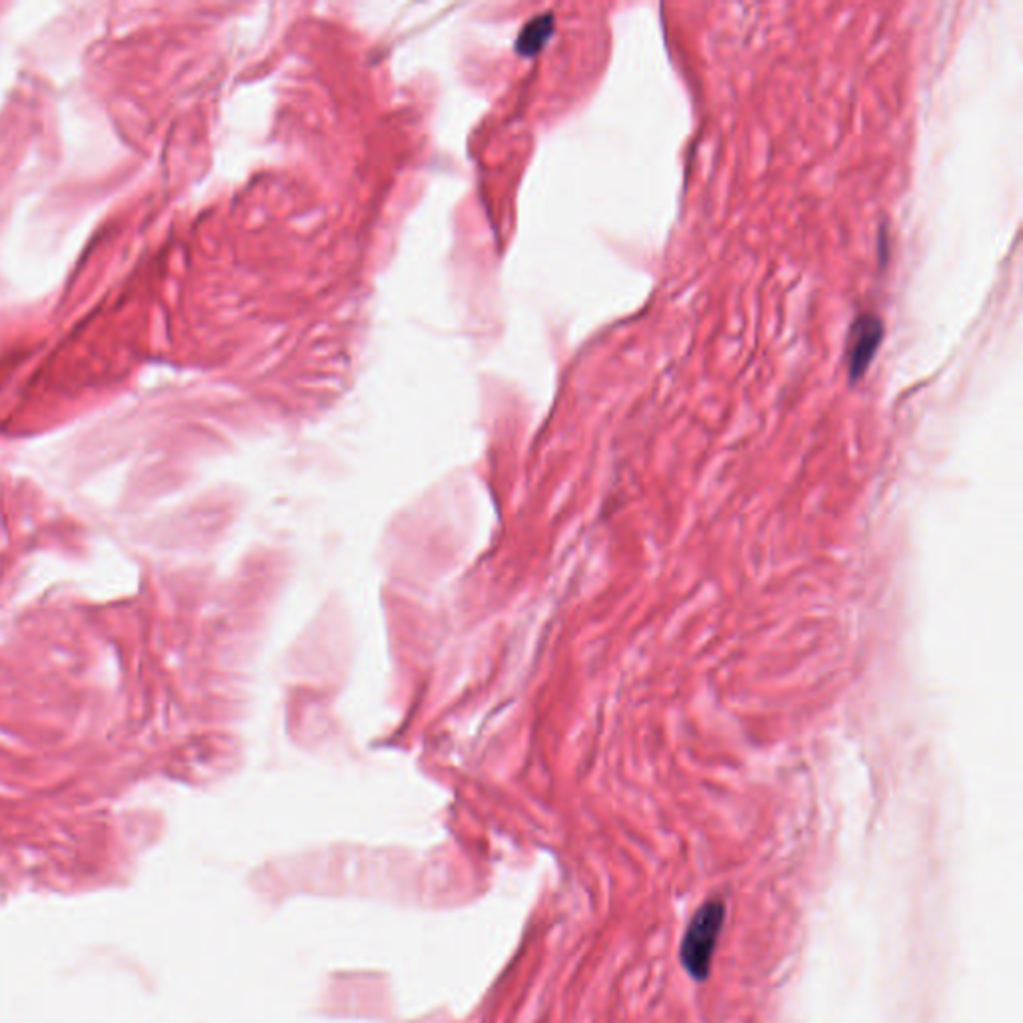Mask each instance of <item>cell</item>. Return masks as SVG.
<instances>
[{"label":"cell","instance_id":"7a4b0ae2","mask_svg":"<svg viewBox=\"0 0 1023 1023\" xmlns=\"http://www.w3.org/2000/svg\"><path fill=\"white\" fill-rule=\"evenodd\" d=\"M884 340V322L876 314H860L848 334V372L856 382L872 364Z\"/></svg>","mask_w":1023,"mask_h":1023},{"label":"cell","instance_id":"3957f363","mask_svg":"<svg viewBox=\"0 0 1023 1023\" xmlns=\"http://www.w3.org/2000/svg\"><path fill=\"white\" fill-rule=\"evenodd\" d=\"M554 30V14H540L536 16L532 22L526 24V28L522 30L520 38H518V52L524 54V56H532L536 54L544 44L546 40L550 38Z\"/></svg>","mask_w":1023,"mask_h":1023},{"label":"cell","instance_id":"6da1fadb","mask_svg":"<svg viewBox=\"0 0 1023 1023\" xmlns=\"http://www.w3.org/2000/svg\"><path fill=\"white\" fill-rule=\"evenodd\" d=\"M724 920H726L724 902L710 900L696 912V916L688 924L680 948V958L686 972L698 982L706 980L710 974L712 958L716 952L718 938L722 934Z\"/></svg>","mask_w":1023,"mask_h":1023}]
</instances>
